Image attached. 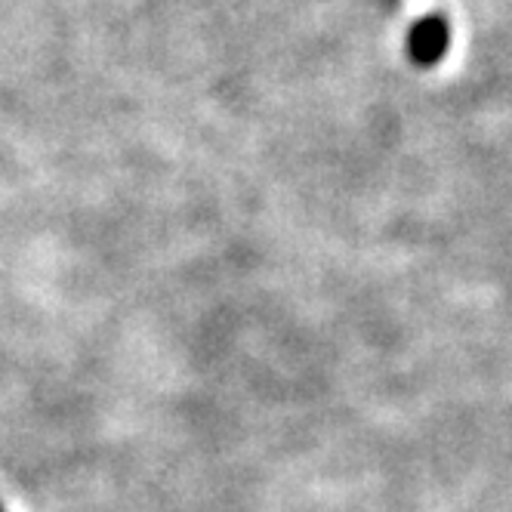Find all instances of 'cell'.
Segmentation results:
<instances>
[{"instance_id": "obj_2", "label": "cell", "mask_w": 512, "mask_h": 512, "mask_svg": "<svg viewBox=\"0 0 512 512\" xmlns=\"http://www.w3.org/2000/svg\"><path fill=\"white\" fill-rule=\"evenodd\" d=\"M0 512H7V509H4V506H0Z\"/></svg>"}, {"instance_id": "obj_1", "label": "cell", "mask_w": 512, "mask_h": 512, "mask_svg": "<svg viewBox=\"0 0 512 512\" xmlns=\"http://www.w3.org/2000/svg\"><path fill=\"white\" fill-rule=\"evenodd\" d=\"M451 47V25L445 16H423L414 22L411 34H408V56L414 65L420 68H432L448 56Z\"/></svg>"}]
</instances>
